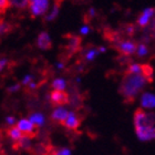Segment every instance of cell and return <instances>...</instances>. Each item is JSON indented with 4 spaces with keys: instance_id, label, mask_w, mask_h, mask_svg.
<instances>
[{
    "instance_id": "obj_1",
    "label": "cell",
    "mask_w": 155,
    "mask_h": 155,
    "mask_svg": "<svg viewBox=\"0 0 155 155\" xmlns=\"http://www.w3.org/2000/svg\"><path fill=\"white\" fill-rule=\"evenodd\" d=\"M134 127L137 139L142 142H149L155 137L154 114L142 109L134 113Z\"/></svg>"
},
{
    "instance_id": "obj_2",
    "label": "cell",
    "mask_w": 155,
    "mask_h": 155,
    "mask_svg": "<svg viewBox=\"0 0 155 155\" xmlns=\"http://www.w3.org/2000/svg\"><path fill=\"white\" fill-rule=\"evenodd\" d=\"M150 80L144 74H127L120 84V93L126 101H133L144 91Z\"/></svg>"
},
{
    "instance_id": "obj_3",
    "label": "cell",
    "mask_w": 155,
    "mask_h": 155,
    "mask_svg": "<svg viewBox=\"0 0 155 155\" xmlns=\"http://www.w3.org/2000/svg\"><path fill=\"white\" fill-rule=\"evenodd\" d=\"M51 7V0H29L28 9L35 18L45 16Z\"/></svg>"
},
{
    "instance_id": "obj_4",
    "label": "cell",
    "mask_w": 155,
    "mask_h": 155,
    "mask_svg": "<svg viewBox=\"0 0 155 155\" xmlns=\"http://www.w3.org/2000/svg\"><path fill=\"white\" fill-rule=\"evenodd\" d=\"M116 48L120 51V53L125 57H130L135 53L136 43L130 39H120L119 41H116Z\"/></svg>"
},
{
    "instance_id": "obj_5",
    "label": "cell",
    "mask_w": 155,
    "mask_h": 155,
    "mask_svg": "<svg viewBox=\"0 0 155 155\" xmlns=\"http://www.w3.org/2000/svg\"><path fill=\"white\" fill-rule=\"evenodd\" d=\"M154 15H155L154 8H152V7L145 8L142 12L140 13L139 18L136 20L137 26L141 27V28H147L149 26H151V22L154 19Z\"/></svg>"
},
{
    "instance_id": "obj_6",
    "label": "cell",
    "mask_w": 155,
    "mask_h": 155,
    "mask_svg": "<svg viewBox=\"0 0 155 155\" xmlns=\"http://www.w3.org/2000/svg\"><path fill=\"white\" fill-rule=\"evenodd\" d=\"M141 109L144 111H152L155 107V95L151 91H143L140 97Z\"/></svg>"
},
{
    "instance_id": "obj_7",
    "label": "cell",
    "mask_w": 155,
    "mask_h": 155,
    "mask_svg": "<svg viewBox=\"0 0 155 155\" xmlns=\"http://www.w3.org/2000/svg\"><path fill=\"white\" fill-rule=\"evenodd\" d=\"M16 126H17V129L19 130L23 135L33 136L36 134L37 127L30 122L29 119H20L19 121L16 122Z\"/></svg>"
},
{
    "instance_id": "obj_8",
    "label": "cell",
    "mask_w": 155,
    "mask_h": 155,
    "mask_svg": "<svg viewBox=\"0 0 155 155\" xmlns=\"http://www.w3.org/2000/svg\"><path fill=\"white\" fill-rule=\"evenodd\" d=\"M62 124L68 130H72V131L77 130L81 124L80 116L78 115L77 112H74V111H69L68 115H67V117H65V120L63 121Z\"/></svg>"
},
{
    "instance_id": "obj_9",
    "label": "cell",
    "mask_w": 155,
    "mask_h": 155,
    "mask_svg": "<svg viewBox=\"0 0 155 155\" xmlns=\"http://www.w3.org/2000/svg\"><path fill=\"white\" fill-rule=\"evenodd\" d=\"M49 100L51 101L53 104H55V105H63V104L68 103L69 97L64 91L52 90L51 93L49 94Z\"/></svg>"
},
{
    "instance_id": "obj_10",
    "label": "cell",
    "mask_w": 155,
    "mask_h": 155,
    "mask_svg": "<svg viewBox=\"0 0 155 155\" xmlns=\"http://www.w3.org/2000/svg\"><path fill=\"white\" fill-rule=\"evenodd\" d=\"M51 45H52L51 36L47 31H42L41 33H39L38 38H37V47L40 50H48V49L51 48Z\"/></svg>"
},
{
    "instance_id": "obj_11",
    "label": "cell",
    "mask_w": 155,
    "mask_h": 155,
    "mask_svg": "<svg viewBox=\"0 0 155 155\" xmlns=\"http://www.w3.org/2000/svg\"><path fill=\"white\" fill-rule=\"evenodd\" d=\"M69 110L64 105H57V107L53 109L51 113V119L52 121H54L57 123H63V121L65 120L67 115H68Z\"/></svg>"
},
{
    "instance_id": "obj_12",
    "label": "cell",
    "mask_w": 155,
    "mask_h": 155,
    "mask_svg": "<svg viewBox=\"0 0 155 155\" xmlns=\"http://www.w3.org/2000/svg\"><path fill=\"white\" fill-rule=\"evenodd\" d=\"M67 51L70 54H74L81 49V39L78 36H69L67 41Z\"/></svg>"
},
{
    "instance_id": "obj_13",
    "label": "cell",
    "mask_w": 155,
    "mask_h": 155,
    "mask_svg": "<svg viewBox=\"0 0 155 155\" xmlns=\"http://www.w3.org/2000/svg\"><path fill=\"white\" fill-rule=\"evenodd\" d=\"M29 121L32 123L36 127H41V126L45 125V116L41 113V112H35L31 115L28 117Z\"/></svg>"
},
{
    "instance_id": "obj_14",
    "label": "cell",
    "mask_w": 155,
    "mask_h": 155,
    "mask_svg": "<svg viewBox=\"0 0 155 155\" xmlns=\"http://www.w3.org/2000/svg\"><path fill=\"white\" fill-rule=\"evenodd\" d=\"M59 13H60V5L59 3H53L49 8L48 12L45 15V18L47 21H53V20L58 18Z\"/></svg>"
},
{
    "instance_id": "obj_15",
    "label": "cell",
    "mask_w": 155,
    "mask_h": 155,
    "mask_svg": "<svg viewBox=\"0 0 155 155\" xmlns=\"http://www.w3.org/2000/svg\"><path fill=\"white\" fill-rule=\"evenodd\" d=\"M100 54V52L95 47H89L87 49L84 50L83 58L87 62H92L97 58V55Z\"/></svg>"
},
{
    "instance_id": "obj_16",
    "label": "cell",
    "mask_w": 155,
    "mask_h": 155,
    "mask_svg": "<svg viewBox=\"0 0 155 155\" xmlns=\"http://www.w3.org/2000/svg\"><path fill=\"white\" fill-rule=\"evenodd\" d=\"M67 87H68V82L63 78H55L51 82L52 90L54 91H65Z\"/></svg>"
},
{
    "instance_id": "obj_17",
    "label": "cell",
    "mask_w": 155,
    "mask_h": 155,
    "mask_svg": "<svg viewBox=\"0 0 155 155\" xmlns=\"http://www.w3.org/2000/svg\"><path fill=\"white\" fill-rule=\"evenodd\" d=\"M150 53V49L147 43H144V42H141L139 45H136L135 48V54L139 57V58H145L146 55Z\"/></svg>"
},
{
    "instance_id": "obj_18",
    "label": "cell",
    "mask_w": 155,
    "mask_h": 155,
    "mask_svg": "<svg viewBox=\"0 0 155 155\" xmlns=\"http://www.w3.org/2000/svg\"><path fill=\"white\" fill-rule=\"evenodd\" d=\"M8 136H9V139L13 142H18L20 139H21V136L23 135L22 133L20 132L19 130L17 129V126H10L9 130H8V132H7Z\"/></svg>"
},
{
    "instance_id": "obj_19",
    "label": "cell",
    "mask_w": 155,
    "mask_h": 155,
    "mask_svg": "<svg viewBox=\"0 0 155 155\" xmlns=\"http://www.w3.org/2000/svg\"><path fill=\"white\" fill-rule=\"evenodd\" d=\"M130 74H144V65L140 63H131L127 68Z\"/></svg>"
},
{
    "instance_id": "obj_20",
    "label": "cell",
    "mask_w": 155,
    "mask_h": 155,
    "mask_svg": "<svg viewBox=\"0 0 155 155\" xmlns=\"http://www.w3.org/2000/svg\"><path fill=\"white\" fill-rule=\"evenodd\" d=\"M29 0H9V6L18 10H23L28 8Z\"/></svg>"
},
{
    "instance_id": "obj_21",
    "label": "cell",
    "mask_w": 155,
    "mask_h": 155,
    "mask_svg": "<svg viewBox=\"0 0 155 155\" xmlns=\"http://www.w3.org/2000/svg\"><path fill=\"white\" fill-rule=\"evenodd\" d=\"M18 146L22 150H29L31 147V136L22 135L21 139L18 141Z\"/></svg>"
},
{
    "instance_id": "obj_22",
    "label": "cell",
    "mask_w": 155,
    "mask_h": 155,
    "mask_svg": "<svg viewBox=\"0 0 155 155\" xmlns=\"http://www.w3.org/2000/svg\"><path fill=\"white\" fill-rule=\"evenodd\" d=\"M10 29H11L10 23L6 22V21H0V37L5 35V33L9 32Z\"/></svg>"
},
{
    "instance_id": "obj_23",
    "label": "cell",
    "mask_w": 155,
    "mask_h": 155,
    "mask_svg": "<svg viewBox=\"0 0 155 155\" xmlns=\"http://www.w3.org/2000/svg\"><path fill=\"white\" fill-rule=\"evenodd\" d=\"M52 155H72V153L68 147H61V149L55 150Z\"/></svg>"
},
{
    "instance_id": "obj_24",
    "label": "cell",
    "mask_w": 155,
    "mask_h": 155,
    "mask_svg": "<svg viewBox=\"0 0 155 155\" xmlns=\"http://www.w3.org/2000/svg\"><path fill=\"white\" fill-rule=\"evenodd\" d=\"M20 89H21V84L13 83L8 87V92H9V93H17V92H19L20 91Z\"/></svg>"
},
{
    "instance_id": "obj_25",
    "label": "cell",
    "mask_w": 155,
    "mask_h": 155,
    "mask_svg": "<svg viewBox=\"0 0 155 155\" xmlns=\"http://www.w3.org/2000/svg\"><path fill=\"white\" fill-rule=\"evenodd\" d=\"M90 32H91V27L89 25H83L79 29V33H80L81 36H87Z\"/></svg>"
},
{
    "instance_id": "obj_26",
    "label": "cell",
    "mask_w": 155,
    "mask_h": 155,
    "mask_svg": "<svg viewBox=\"0 0 155 155\" xmlns=\"http://www.w3.org/2000/svg\"><path fill=\"white\" fill-rule=\"evenodd\" d=\"M31 81H33V75L26 74L22 78V80H21V85H26V87H28V84H29Z\"/></svg>"
},
{
    "instance_id": "obj_27",
    "label": "cell",
    "mask_w": 155,
    "mask_h": 155,
    "mask_svg": "<svg viewBox=\"0 0 155 155\" xmlns=\"http://www.w3.org/2000/svg\"><path fill=\"white\" fill-rule=\"evenodd\" d=\"M8 65H9V60H8V59H6V58L0 59V73L6 70Z\"/></svg>"
},
{
    "instance_id": "obj_28",
    "label": "cell",
    "mask_w": 155,
    "mask_h": 155,
    "mask_svg": "<svg viewBox=\"0 0 155 155\" xmlns=\"http://www.w3.org/2000/svg\"><path fill=\"white\" fill-rule=\"evenodd\" d=\"M9 7V0H0V12L6 11Z\"/></svg>"
},
{
    "instance_id": "obj_29",
    "label": "cell",
    "mask_w": 155,
    "mask_h": 155,
    "mask_svg": "<svg viewBox=\"0 0 155 155\" xmlns=\"http://www.w3.org/2000/svg\"><path fill=\"white\" fill-rule=\"evenodd\" d=\"M6 124L7 125H9V126H15L16 125V122H17V120H16V117L15 116H7L6 117Z\"/></svg>"
},
{
    "instance_id": "obj_30",
    "label": "cell",
    "mask_w": 155,
    "mask_h": 155,
    "mask_svg": "<svg viewBox=\"0 0 155 155\" xmlns=\"http://www.w3.org/2000/svg\"><path fill=\"white\" fill-rule=\"evenodd\" d=\"M125 32H126V35L132 36L133 33L135 32V26H133V25H127L125 28Z\"/></svg>"
},
{
    "instance_id": "obj_31",
    "label": "cell",
    "mask_w": 155,
    "mask_h": 155,
    "mask_svg": "<svg viewBox=\"0 0 155 155\" xmlns=\"http://www.w3.org/2000/svg\"><path fill=\"white\" fill-rule=\"evenodd\" d=\"M97 15V9H95V8H93V7H91L90 9L87 10V17H89V18H91V19H93Z\"/></svg>"
},
{
    "instance_id": "obj_32",
    "label": "cell",
    "mask_w": 155,
    "mask_h": 155,
    "mask_svg": "<svg viewBox=\"0 0 155 155\" xmlns=\"http://www.w3.org/2000/svg\"><path fill=\"white\" fill-rule=\"evenodd\" d=\"M55 68L58 69V70H63V69L65 68L64 62H62V61H58V62H57V63H55Z\"/></svg>"
},
{
    "instance_id": "obj_33",
    "label": "cell",
    "mask_w": 155,
    "mask_h": 155,
    "mask_svg": "<svg viewBox=\"0 0 155 155\" xmlns=\"http://www.w3.org/2000/svg\"><path fill=\"white\" fill-rule=\"evenodd\" d=\"M28 87H29L30 90H35V89H37V83L35 81H31V82L28 84Z\"/></svg>"
},
{
    "instance_id": "obj_34",
    "label": "cell",
    "mask_w": 155,
    "mask_h": 155,
    "mask_svg": "<svg viewBox=\"0 0 155 155\" xmlns=\"http://www.w3.org/2000/svg\"><path fill=\"white\" fill-rule=\"evenodd\" d=\"M97 50H99V52H100V53H105L107 49V47H105V45H100V47L97 48Z\"/></svg>"
},
{
    "instance_id": "obj_35",
    "label": "cell",
    "mask_w": 155,
    "mask_h": 155,
    "mask_svg": "<svg viewBox=\"0 0 155 155\" xmlns=\"http://www.w3.org/2000/svg\"><path fill=\"white\" fill-rule=\"evenodd\" d=\"M75 81H77V83H80V82H81V79H80V78H77V80H75Z\"/></svg>"
}]
</instances>
